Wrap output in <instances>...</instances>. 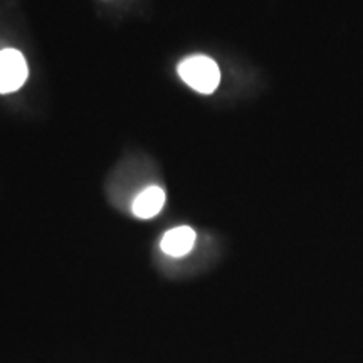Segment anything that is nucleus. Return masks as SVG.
Wrapping results in <instances>:
<instances>
[{
  "label": "nucleus",
  "instance_id": "nucleus-1",
  "mask_svg": "<svg viewBox=\"0 0 363 363\" xmlns=\"http://www.w3.org/2000/svg\"><path fill=\"white\" fill-rule=\"evenodd\" d=\"M179 74L185 84L202 94H211L220 83V71L216 61L207 56H194L180 62Z\"/></svg>",
  "mask_w": 363,
  "mask_h": 363
},
{
  "label": "nucleus",
  "instance_id": "nucleus-2",
  "mask_svg": "<svg viewBox=\"0 0 363 363\" xmlns=\"http://www.w3.org/2000/svg\"><path fill=\"white\" fill-rule=\"evenodd\" d=\"M27 69L26 57L17 49H2L0 51V93L7 94L21 89L26 83Z\"/></svg>",
  "mask_w": 363,
  "mask_h": 363
},
{
  "label": "nucleus",
  "instance_id": "nucleus-3",
  "mask_svg": "<svg viewBox=\"0 0 363 363\" xmlns=\"http://www.w3.org/2000/svg\"><path fill=\"white\" fill-rule=\"evenodd\" d=\"M195 239H197V234H195L192 227L180 225L165 233V235L162 238L160 247L163 252L169 254L172 257H182L192 251L195 246Z\"/></svg>",
  "mask_w": 363,
  "mask_h": 363
},
{
  "label": "nucleus",
  "instance_id": "nucleus-4",
  "mask_svg": "<svg viewBox=\"0 0 363 363\" xmlns=\"http://www.w3.org/2000/svg\"><path fill=\"white\" fill-rule=\"evenodd\" d=\"M165 203V192L160 187H148L133 202V214L140 219H152L163 208Z\"/></svg>",
  "mask_w": 363,
  "mask_h": 363
}]
</instances>
